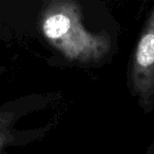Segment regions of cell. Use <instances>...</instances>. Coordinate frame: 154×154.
Masks as SVG:
<instances>
[{
  "instance_id": "7a4b0ae2",
  "label": "cell",
  "mask_w": 154,
  "mask_h": 154,
  "mask_svg": "<svg viewBox=\"0 0 154 154\" xmlns=\"http://www.w3.org/2000/svg\"><path fill=\"white\" fill-rule=\"evenodd\" d=\"M129 86L147 111L154 103V10L137 43L129 73Z\"/></svg>"
},
{
  "instance_id": "3957f363",
  "label": "cell",
  "mask_w": 154,
  "mask_h": 154,
  "mask_svg": "<svg viewBox=\"0 0 154 154\" xmlns=\"http://www.w3.org/2000/svg\"><path fill=\"white\" fill-rule=\"evenodd\" d=\"M2 143H3V141L1 140V139H0V147H1V145H2Z\"/></svg>"
},
{
  "instance_id": "6da1fadb",
  "label": "cell",
  "mask_w": 154,
  "mask_h": 154,
  "mask_svg": "<svg viewBox=\"0 0 154 154\" xmlns=\"http://www.w3.org/2000/svg\"><path fill=\"white\" fill-rule=\"evenodd\" d=\"M71 5L69 2L56 3L48 10L42 22L45 36L72 59L77 60L75 40L79 41L87 60L101 57L105 52L103 41L85 32L78 22L77 9Z\"/></svg>"
}]
</instances>
